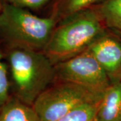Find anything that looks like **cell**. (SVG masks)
<instances>
[{
    "mask_svg": "<svg viewBox=\"0 0 121 121\" xmlns=\"http://www.w3.org/2000/svg\"><path fill=\"white\" fill-rule=\"evenodd\" d=\"M95 7L106 28L121 37V0H104Z\"/></svg>",
    "mask_w": 121,
    "mask_h": 121,
    "instance_id": "9c48e42d",
    "label": "cell"
},
{
    "mask_svg": "<svg viewBox=\"0 0 121 121\" xmlns=\"http://www.w3.org/2000/svg\"><path fill=\"white\" fill-rule=\"evenodd\" d=\"M2 6H3V3H2L1 0H0V11H1V9L2 8Z\"/></svg>",
    "mask_w": 121,
    "mask_h": 121,
    "instance_id": "5bb4252c",
    "label": "cell"
},
{
    "mask_svg": "<svg viewBox=\"0 0 121 121\" xmlns=\"http://www.w3.org/2000/svg\"><path fill=\"white\" fill-rule=\"evenodd\" d=\"M86 51L94 57L111 83L121 81V37L106 30Z\"/></svg>",
    "mask_w": 121,
    "mask_h": 121,
    "instance_id": "8992f818",
    "label": "cell"
},
{
    "mask_svg": "<svg viewBox=\"0 0 121 121\" xmlns=\"http://www.w3.org/2000/svg\"><path fill=\"white\" fill-rule=\"evenodd\" d=\"M102 98L72 83L55 81L32 106L40 121H55L78 106Z\"/></svg>",
    "mask_w": 121,
    "mask_h": 121,
    "instance_id": "277c9868",
    "label": "cell"
},
{
    "mask_svg": "<svg viewBox=\"0 0 121 121\" xmlns=\"http://www.w3.org/2000/svg\"><path fill=\"white\" fill-rule=\"evenodd\" d=\"M104 0H52L50 16L56 24L85 9L94 7Z\"/></svg>",
    "mask_w": 121,
    "mask_h": 121,
    "instance_id": "ba28073f",
    "label": "cell"
},
{
    "mask_svg": "<svg viewBox=\"0 0 121 121\" xmlns=\"http://www.w3.org/2000/svg\"><path fill=\"white\" fill-rule=\"evenodd\" d=\"M52 0H5V3L26 9H39Z\"/></svg>",
    "mask_w": 121,
    "mask_h": 121,
    "instance_id": "4fadbf2b",
    "label": "cell"
},
{
    "mask_svg": "<svg viewBox=\"0 0 121 121\" xmlns=\"http://www.w3.org/2000/svg\"><path fill=\"white\" fill-rule=\"evenodd\" d=\"M106 30L95 6L87 9L56 24L43 52L56 65L86 51Z\"/></svg>",
    "mask_w": 121,
    "mask_h": 121,
    "instance_id": "7a4b0ae2",
    "label": "cell"
},
{
    "mask_svg": "<svg viewBox=\"0 0 121 121\" xmlns=\"http://www.w3.org/2000/svg\"><path fill=\"white\" fill-rule=\"evenodd\" d=\"M99 102L82 104L55 121H95Z\"/></svg>",
    "mask_w": 121,
    "mask_h": 121,
    "instance_id": "8fae6325",
    "label": "cell"
},
{
    "mask_svg": "<svg viewBox=\"0 0 121 121\" xmlns=\"http://www.w3.org/2000/svg\"><path fill=\"white\" fill-rule=\"evenodd\" d=\"M10 82L8 66L4 61L3 55L0 51V108L10 99Z\"/></svg>",
    "mask_w": 121,
    "mask_h": 121,
    "instance_id": "7c38bea8",
    "label": "cell"
},
{
    "mask_svg": "<svg viewBox=\"0 0 121 121\" xmlns=\"http://www.w3.org/2000/svg\"><path fill=\"white\" fill-rule=\"evenodd\" d=\"M0 121H40L32 106L11 97L0 108Z\"/></svg>",
    "mask_w": 121,
    "mask_h": 121,
    "instance_id": "30bf717a",
    "label": "cell"
},
{
    "mask_svg": "<svg viewBox=\"0 0 121 121\" xmlns=\"http://www.w3.org/2000/svg\"><path fill=\"white\" fill-rule=\"evenodd\" d=\"M55 80L78 85L100 98L111 83L103 69L87 51L55 65Z\"/></svg>",
    "mask_w": 121,
    "mask_h": 121,
    "instance_id": "5b68a950",
    "label": "cell"
},
{
    "mask_svg": "<svg viewBox=\"0 0 121 121\" xmlns=\"http://www.w3.org/2000/svg\"><path fill=\"white\" fill-rule=\"evenodd\" d=\"M95 121H121V81L112 83L100 99Z\"/></svg>",
    "mask_w": 121,
    "mask_h": 121,
    "instance_id": "52a82bcc",
    "label": "cell"
},
{
    "mask_svg": "<svg viewBox=\"0 0 121 121\" xmlns=\"http://www.w3.org/2000/svg\"><path fill=\"white\" fill-rule=\"evenodd\" d=\"M56 25L50 16L39 17L5 2L0 11V37L7 48L43 51Z\"/></svg>",
    "mask_w": 121,
    "mask_h": 121,
    "instance_id": "3957f363",
    "label": "cell"
},
{
    "mask_svg": "<svg viewBox=\"0 0 121 121\" xmlns=\"http://www.w3.org/2000/svg\"><path fill=\"white\" fill-rule=\"evenodd\" d=\"M7 48L10 90L12 89L15 98L32 106L39 95L55 82V65L43 51Z\"/></svg>",
    "mask_w": 121,
    "mask_h": 121,
    "instance_id": "6da1fadb",
    "label": "cell"
}]
</instances>
